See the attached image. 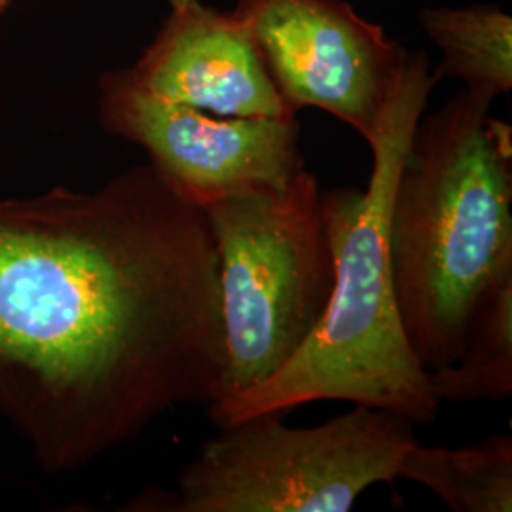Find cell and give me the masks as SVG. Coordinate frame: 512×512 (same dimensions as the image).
I'll use <instances>...</instances> for the list:
<instances>
[{"instance_id":"obj_1","label":"cell","mask_w":512,"mask_h":512,"mask_svg":"<svg viewBox=\"0 0 512 512\" xmlns=\"http://www.w3.org/2000/svg\"><path fill=\"white\" fill-rule=\"evenodd\" d=\"M226 366L219 255L152 169L95 192L0 200V416L50 471L213 401Z\"/></svg>"},{"instance_id":"obj_3","label":"cell","mask_w":512,"mask_h":512,"mask_svg":"<svg viewBox=\"0 0 512 512\" xmlns=\"http://www.w3.org/2000/svg\"><path fill=\"white\" fill-rule=\"evenodd\" d=\"M463 90L420 118L389 207V260L410 348L456 363L478 298L512 270V129Z\"/></svg>"},{"instance_id":"obj_11","label":"cell","mask_w":512,"mask_h":512,"mask_svg":"<svg viewBox=\"0 0 512 512\" xmlns=\"http://www.w3.org/2000/svg\"><path fill=\"white\" fill-rule=\"evenodd\" d=\"M421 23L440 52L439 76L458 78L467 90L492 97L512 86V18L497 6L431 8Z\"/></svg>"},{"instance_id":"obj_2","label":"cell","mask_w":512,"mask_h":512,"mask_svg":"<svg viewBox=\"0 0 512 512\" xmlns=\"http://www.w3.org/2000/svg\"><path fill=\"white\" fill-rule=\"evenodd\" d=\"M437 76L414 54L403 86L372 143L368 188L321 190L334 285L306 344L264 384L209 404L222 427L262 412L346 401L429 425L440 403L410 348L397 308L389 260V207L408 148Z\"/></svg>"},{"instance_id":"obj_5","label":"cell","mask_w":512,"mask_h":512,"mask_svg":"<svg viewBox=\"0 0 512 512\" xmlns=\"http://www.w3.org/2000/svg\"><path fill=\"white\" fill-rule=\"evenodd\" d=\"M414 423L355 404L315 427H291L262 412L203 442L179 476V492L139 499L171 512H348L376 484L399 478Z\"/></svg>"},{"instance_id":"obj_4","label":"cell","mask_w":512,"mask_h":512,"mask_svg":"<svg viewBox=\"0 0 512 512\" xmlns=\"http://www.w3.org/2000/svg\"><path fill=\"white\" fill-rule=\"evenodd\" d=\"M200 209L219 255L226 366L217 403L264 384L306 344L327 310L334 264L321 188L306 167L283 188Z\"/></svg>"},{"instance_id":"obj_9","label":"cell","mask_w":512,"mask_h":512,"mask_svg":"<svg viewBox=\"0 0 512 512\" xmlns=\"http://www.w3.org/2000/svg\"><path fill=\"white\" fill-rule=\"evenodd\" d=\"M399 478L439 495L456 512L512 511V437L440 448L412 444L399 463Z\"/></svg>"},{"instance_id":"obj_10","label":"cell","mask_w":512,"mask_h":512,"mask_svg":"<svg viewBox=\"0 0 512 512\" xmlns=\"http://www.w3.org/2000/svg\"><path fill=\"white\" fill-rule=\"evenodd\" d=\"M442 403L507 401L512 395V270L497 277L471 313L456 363L427 372Z\"/></svg>"},{"instance_id":"obj_8","label":"cell","mask_w":512,"mask_h":512,"mask_svg":"<svg viewBox=\"0 0 512 512\" xmlns=\"http://www.w3.org/2000/svg\"><path fill=\"white\" fill-rule=\"evenodd\" d=\"M165 101L234 118L294 120L255 40L234 12L202 0H169L160 33L129 69Z\"/></svg>"},{"instance_id":"obj_6","label":"cell","mask_w":512,"mask_h":512,"mask_svg":"<svg viewBox=\"0 0 512 512\" xmlns=\"http://www.w3.org/2000/svg\"><path fill=\"white\" fill-rule=\"evenodd\" d=\"M287 105L325 110L372 143L403 86L412 54L344 0H238Z\"/></svg>"},{"instance_id":"obj_12","label":"cell","mask_w":512,"mask_h":512,"mask_svg":"<svg viewBox=\"0 0 512 512\" xmlns=\"http://www.w3.org/2000/svg\"><path fill=\"white\" fill-rule=\"evenodd\" d=\"M12 0H0V14H4V10L10 6Z\"/></svg>"},{"instance_id":"obj_7","label":"cell","mask_w":512,"mask_h":512,"mask_svg":"<svg viewBox=\"0 0 512 512\" xmlns=\"http://www.w3.org/2000/svg\"><path fill=\"white\" fill-rule=\"evenodd\" d=\"M99 88L103 128L145 148L164 183L196 207L283 188L306 167L296 118L217 116L171 103L141 88L129 69L105 74Z\"/></svg>"}]
</instances>
